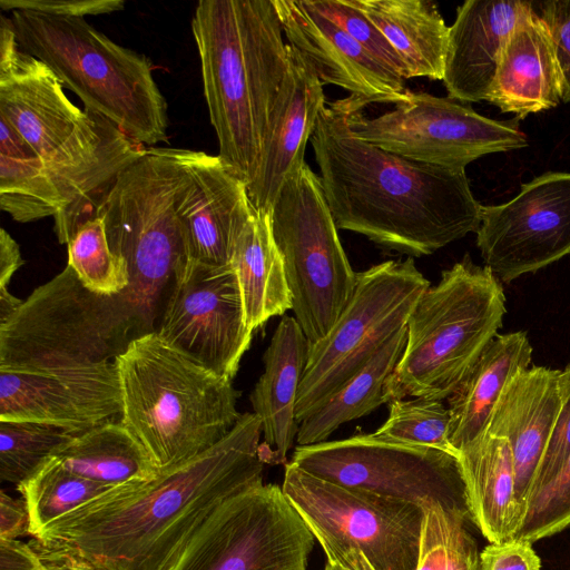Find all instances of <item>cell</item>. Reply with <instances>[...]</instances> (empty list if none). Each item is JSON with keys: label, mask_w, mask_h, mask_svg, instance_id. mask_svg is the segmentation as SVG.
<instances>
[{"label": "cell", "mask_w": 570, "mask_h": 570, "mask_svg": "<svg viewBox=\"0 0 570 570\" xmlns=\"http://www.w3.org/2000/svg\"><path fill=\"white\" fill-rule=\"evenodd\" d=\"M262 421L244 413L217 444L146 480L111 487L31 540L72 570H164L227 500L263 484Z\"/></svg>", "instance_id": "6da1fadb"}, {"label": "cell", "mask_w": 570, "mask_h": 570, "mask_svg": "<svg viewBox=\"0 0 570 570\" xmlns=\"http://www.w3.org/2000/svg\"><path fill=\"white\" fill-rule=\"evenodd\" d=\"M353 105L351 96L325 105L311 137L337 229L412 258L476 233L483 205L465 169L414 161L358 139L348 124Z\"/></svg>", "instance_id": "7a4b0ae2"}, {"label": "cell", "mask_w": 570, "mask_h": 570, "mask_svg": "<svg viewBox=\"0 0 570 570\" xmlns=\"http://www.w3.org/2000/svg\"><path fill=\"white\" fill-rule=\"evenodd\" d=\"M0 117L27 141L66 202L53 217L60 244L97 216L116 177L147 149L104 116L71 102L56 75L23 51L8 17L0 22Z\"/></svg>", "instance_id": "3957f363"}, {"label": "cell", "mask_w": 570, "mask_h": 570, "mask_svg": "<svg viewBox=\"0 0 570 570\" xmlns=\"http://www.w3.org/2000/svg\"><path fill=\"white\" fill-rule=\"evenodd\" d=\"M191 32L218 156L248 188L289 67L276 7L273 0H202Z\"/></svg>", "instance_id": "277c9868"}, {"label": "cell", "mask_w": 570, "mask_h": 570, "mask_svg": "<svg viewBox=\"0 0 570 570\" xmlns=\"http://www.w3.org/2000/svg\"><path fill=\"white\" fill-rule=\"evenodd\" d=\"M115 362L122 396L120 422L158 470L207 451L242 416L240 393L232 380L177 350L157 331L131 338Z\"/></svg>", "instance_id": "5b68a950"}, {"label": "cell", "mask_w": 570, "mask_h": 570, "mask_svg": "<svg viewBox=\"0 0 570 570\" xmlns=\"http://www.w3.org/2000/svg\"><path fill=\"white\" fill-rule=\"evenodd\" d=\"M8 19L19 47L43 62L86 110L141 146L168 140V105L145 55L114 42L85 18L16 10Z\"/></svg>", "instance_id": "8992f818"}, {"label": "cell", "mask_w": 570, "mask_h": 570, "mask_svg": "<svg viewBox=\"0 0 570 570\" xmlns=\"http://www.w3.org/2000/svg\"><path fill=\"white\" fill-rule=\"evenodd\" d=\"M507 313L501 282L469 255L442 272L406 323L404 352L389 376L386 402L448 399L498 334Z\"/></svg>", "instance_id": "52a82bcc"}, {"label": "cell", "mask_w": 570, "mask_h": 570, "mask_svg": "<svg viewBox=\"0 0 570 570\" xmlns=\"http://www.w3.org/2000/svg\"><path fill=\"white\" fill-rule=\"evenodd\" d=\"M139 323L124 294L87 288L67 265L0 324V370L40 371L112 362ZM140 324V323H139Z\"/></svg>", "instance_id": "ba28073f"}, {"label": "cell", "mask_w": 570, "mask_h": 570, "mask_svg": "<svg viewBox=\"0 0 570 570\" xmlns=\"http://www.w3.org/2000/svg\"><path fill=\"white\" fill-rule=\"evenodd\" d=\"M180 148L147 147L111 184L97 207L111 250L129 271L122 293L140 324L150 323L157 303L181 258H186L177 191Z\"/></svg>", "instance_id": "9c48e42d"}, {"label": "cell", "mask_w": 570, "mask_h": 570, "mask_svg": "<svg viewBox=\"0 0 570 570\" xmlns=\"http://www.w3.org/2000/svg\"><path fill=\"white\" fill-rule=\"evenodd\" d=\"M282 490L327 562L344 570H415L423 507L331 483L291 461Z\"/></svg>", "instance_id": "30bf717a"}, {"label": "cell", "mask_w": 570, "mask_h": 570, "mask_svg": "<svg viewBox=\"0 0 570 570\" xmlns=\"http://www.w3.org/2000/svg\"><path fill=\"white\" fill-rule=\"evenodd\" d=\"M294 317L309 346L334 327L351 301L356 274L344 252L320 176L304 166L271 210Z\"/></svg>", "instance_id": "8fae6325"}, {"label": "cell", "mask_w": 570, "mask_h": 570, "mask_svg": "<svg viewBox=\"0 0 570 570\" xmlns=\"http://www.w3.org/2000/svg\"><path fill=\"white\" fill-rule=\"evenodd\" d=\"M430 282L412 257L386 261L356 274L351 301L330 333L309 346L298 387V424L361 371L407 323Z\"/></svg>", "instance_id": "7c38bea8"}, {"label": "cell", "mask_w": 570, "mask_h": 570, "mask_svg": "<svg viewBox=\"0 0 570 570\" xmlns=\"http://www.w3.org/2000/svg\"><path fill=\"white\" fill-rule=\"evenodd\" d=\"M291 462L344 488L441 508L470 520L461 469L453 453L372 433L297 445Z\"/></svg>", "instance_id": "4fadbf2b"}, {"label": "cell", "mask_w": 570, "mask_h": 570, "mask_svg": "<svg viewBox=\"0 0 570 570\" xmlns=\"http://www.w3.org/2000/svg\"><path fill=\"white\" fill-rule=\"evenodd\" d=\"M313 544L282 488L263 483L224 502L164 570H307Z\"/></svg>", "instance_id": "5bb4252c"}, {"label": "cell", "mask_w": 570, "mask_h": 570, "mask_svg": "<svg viewBox=\"0 0 570 570\" xmlns=\"http://www.w3.org/2000/svg\"><path fill=\"white\" fill-rule=\"evenodd\" d=\"M354 98V97H353ZM354 98L350 129L358 139L414 161L453 168L528 145L518 118L495 120L449 97L409 91L392 110L368 118Z\"/></svg>", "instance_id": "9a60e30c"}, {"label": "cell", "mask_w": 570, "mask_h": 570, "mask_svg": "<svg viewBox=\"0 0 570 570\" xmlns=\"http://www.w3.org/2000/svg\"><path fill=\"white\" fill-rule=\"evenodd\" d=\"M157 332L193 360L233 380L253 336L233 267L181 258Z\"/></svg>", "instance_id": "2e32d148"}, {"label": "cell", "mask_w": 570, "mask_h": 570, "mask_svg": "<svg viewBox=\"0 0 570 570\" xmlns=\"http://www.w3.org/2000/svg\"><path fill=\"white\" fill-rule=\"evenodd\" d=\"M475 234L484 266L504 283L569 256L570 173H544L511 200L483 206Z\"/></svg>", "instance_id": "e0dca14e"}, {"label": "cell", "mask_w": 570, "mask_h": 570, "mask_svg": "<svg viewBox=\"0 0 570 570\" xmlns=\"http://www.w3.org/2000/svg\"><path fill=\"white\" fill-rule=\"evenodd\" d=\"M116 362L40 371L0 370V420L35 421L76 434L121 416Z\"/></svg>", "instance_id": "ac0fdd59"}, {"label": "cell", "mask_w": 570, "mask_h": 570, "mask_svg": "<svg viewBox=\"0 0 570 570\" xmlns=\"http://www.w3.org/2000/svg\"><path fill=\"white\" fill-rule=\"evenodd\" d=\"M181 159L176 205L186 258L229 265L235 240L256 209L247 186L218 155L181 149Z\"/></svg>", "instance_id": "d6986e66"}, {"label": "cell", "mask_w": 570, "mask_h": 570, "mask_svg": "<svg viewBox=\"0 0 570 570\" xmlns=\"http://www.w3.org/2000/svg\"><path fill=\"white\" fill-rule=\"evenodd\" d=\"M284 36L320 80L348 91L365 106L397 104L410 90L335 22L307 0H273Z\"/></svg>", "instance_id": "ffe728a7"}, {"label": "cell", "mask_w": 570, "mask_h": 570, "mask_svg": "<svg viewBox=\"0 0 570 570\" xmlns=\"http://www.w3.org/2000/svg\"><path fill=\"white\" fill-rule=\"evenodd\" d=\"M325 105L323 82L289 45V67L278 95L259 170L247 188L256 209L271 212L284 185L304 166L307 140Z\"/></svg>", "instance_id": "44dd1931"}, {"label": "cell", "mask_w": 570, "mask_h": 570, "mask_svg": "<svg viewBox=\"0 0 570 570\" xmlns=\"http://www.w3.org/2000/svg\"><path fill=\"white\" fill-rule=\"evenodd\" d=\"M559 374L560 370L534 365L514 376L485 431L505 438L511 446L522 520L560 410Z\"/></svg>", "instance_id": "7402d4cb"}, {"label": "cell", "mask_w": 570, "mask_h": 570, "mask_svg": "<svg viewBox=\"0 0 570 570\" xmlns=\"http://www.w3.org/2000/svg\"><path fill=\"white\" fill-rule=\"evenodd\" d=\"M531 1L468 0L450 26L442 82L459 102L487 100L503 46Z\"/></svg>", "instance_id": "603a6c76"}, {"label": "cell", "mask_w": 570, "mask_h": 570, "mask_svg": "<svg viewBox=\"0 0 570 570\" xmlns=\"http://www.w3.org/2000/svg\"><path fill=\"white\" fill-rule=\"evenodd\" d=\"M308 353L297 321L284 315L263 354L264 372L249 395L253 413L262 421L259 455L264 463H287L298 432L295 407Z\"/></svg>", "instance_id": "cb8c5ba5"}, {"label": "cell", "mask_w": 570, "mask_h": 570, "mask_svg": "<svg viewBox=\"0 0 570 570\" xmlns=\"http://www.w3.org/2000/svg\"><path fill=\"white\" fill-rule=\"evenodd\" d=\"M487 101L518 119L557 107L561 101L553 45L534 3L503 46Z\"/></svg>", "instance_id": "d4e9b609"}, {"label": "cell", "mask_w": 570, "mask_h": 570, "mask_svg": "<svg viewBox=\"0 0 570 570\" xmlns=\"http://www.w3.org/2000/svg\"><path fill=\"white\" fill-rule=\"evenodd\" d=\"M470 521L489 543L513 539L522 515L511 446L489 432L458 451Z\"/></svg>", "instance_id": "484cf974"}, {"label": "cell", "mask_w": 570, "mask_h": 570, "mask_svg": "<svg viewBox=\"0 0 570 570\" xmlns=\"http://www.w3.org/2000/svg\"><path fill=\"white\" fill-rule=\"evenodd\" d=\"M532 347L524 332L497 334L448 397L449 441L455 452L485 433L503 389L529 367Z\"/></svg>", "instance_id": "4316f807"}, {"label": "cell", "mask_w": 570, "mask_h": 570, "mask_svg": "<svg viewBox=\"0 0 570 570\" xmlns=\"http://www.w3.org/2000/svg\"><path fill=\"white\" fill-rule=\"evenodd\" d=\"M229 265L240 287L250 331L292 309L283 256L276 244L271 212L255 209L233 246Z\"/></svg>", "instance_id": "83f0119b"}, {"label": "cell", "mask_w": 570, "mask_h": 570, "mask_svg": "<svg viewBox=\"0 0 570 570\" xmlns=\"http://www.w3.org/2000/svg\"><path fill=\"white\" fill-rule=\"evenodd\" d=\"M399 53L406 79L442 80L449 41L436 4L429 0H352Z\"/></svg>", "instance_id": "f1b7e54d"}, {"label": "cell", "mask_w": 570, "mask_h": 570, "mask_svg": "<svg viewBox=\"0 0 570 570\" xmlns=\"http://www.w3.org/2000/svg\"><path fill=\"white\" fill-rule=\"evenodd\" d=\"M406 325L395 333L370 362L344 383L320 409L298 424V445L327 441L342 424L370 414L387 403L384 386L406 344Z\"/></svg>", "instance_id": "f546056e"}, {"label": "cell", "mask_w": 570, "mask_h": 570, "mask_svg": "<svg viewBox=\"0 0 570 570\" xmlns=\"http://www.w3.org/2000/svg\"><path fill=\"white\" fill-rule=\"evenodd\" d=\"M53 456L70 471L108 487L150 479L159 471L120 420L76 435Z\"/></svg>", "instance_id": "4dcf8cb0"}, {"label": "cell", "mask_w": 570, "mask_h": 570, "mask_svg": "<svg viewBox=\"0 0 570 570\" xmlns=\"http://www.w3.org/2000/svg\"><path fill=\"white\" fill-rule=\"evenodd\" d=\"M66 202L42 161L0 117V207L18 223L55 217Z\"/></svg>", "instance_id": "1f68e13d"}, {"label": "cell", "mask_w": 570, "mask_h": 570, "mask_svg": "<svg viewBox=\"0 0 570 570\" xmlns=\"http://www.w3.org/2000/svg\"><path fill=\"white\" fill-rule=\"evenodd\" d=\"M111 487L83 478L51 456L33 475L16 487L29 513V535Z\"/></svg>", "instance_id": "d6a6232c"}, {"label": "cell", "mask_w": 570, "mask_h": 570, "mask_svg": "<svg viewBox=\"0 0 570 570\" xmlns=\"http://www.w3.org/2000/svg\"><path fill=\"white\" fill-rule=\"evenodd\" d=\"M76 435L52 424L0 420L1 482L22 483Z\"/></svg>", "instance_id": "836d02e7"}, {"label": "cell", "mask_w": 570, "mask_h": 570, "mask_svg": "<svg viewBox=\"0 0 570 570\" xmlns=\"http://www.w3.org/2000/svg\"><path fill=\"white\" fill-rule=\"evenodd\" d=\"M67 265L90 291L114 296L128 288L127 263L111 250L100 216L83 223L67 243Z\"/></svg>", "instance_id": "e575fe53"}, {"label": "cell", "mask_w": 570, "mask_h": 570, "mask_svg": "<svg viewBox=\"0 0 570 570\" xmlns=\"http://www.w3.org/2000/svg\"><path fill=\"white\" fill-rule=\"evenodd\" d=\"M389 404V417L374 435L455 454L449 441L450 410L442 401L412 397L393 400Z\"/></svg>", "instance_id": "d590c367"}, {"label": "cell", "mask_w": 570, "mask_h": 570, "mask_svg": "<svg viewBox=\"0 0 570 570\" xmlns=\"http://www.w3.org/2000/svg\"><path fill=\"white\" fill-rule=\"evenodd\" d=\"M570 525V455L558 475L529 500L513 539L531 543L552 537Z\"/></svg>", "instance_id": "8d00e7d4"}, {"label": "cell", "mask_w": 570, "mask_h": 570, "mask_svg": "<svg viewBox=\"0 0 570 570\" xmlns=\"http://www.w3.org/2000/svg\"><path fill=\"white\" fill-rule=\"evenodd\" d=\"M307 2L347 32L383 67L406 80V68L396 50L352 0H307Z\"/></svg>", "instance_id": "74e56055"}, {"label": "cell", "mask_w": 570, "mask_h": 570, "mask_svg": "<svg viewBox=\"0 0 570 570\" xmlns=\"http://www.w3.org/2000/svg\"><path fill=\"white\" fill-rule=\"evenodd\" d=\"M468 519L441 508H424L420 553L415 570H450L451 540L456 527Z\"/></svg>", "instance_id": "f35d334b"}, {"label": "cell", "mask_w": 570, "mask_h": 570, "mask_svg": "<svg viewBox=\"0 0 570 570\" xmlns=\"http://www.w3.org/2000/svg\"><path fill=\"white\" fill-rule=\"evenodd\" d=\"M558 384L560 410L542 456L531 497L558 475L570 455V364L560 371Z\"/></svg>", "instance_id": "ab89813d"}, {"label": "cell", "mask_w": 570, "mask_h": 570, "mask_svg": "<svg viewBox=\"0 0 570 570\" xmlns=\"http://www.w3.org/2000/svg\"><path fill=\"white\" fill-rule=\"evenodd\" d=\"M537 12L553 45L561 79V101L570 102V0L541 2Z\"/></svg>", "instance_id": "60d3db41"}, {"label": "cell", "mask_w": 570, "mask_h": 570, "mask_svg": "<svg viewBox=\"0 0 570 570\" xmlns=\"http://www.w3.org/2000/svg\"><path fill=\"white\" fill-rule=\"evenodd\" d=\"M125 4L122 0H0V7L6 11L26 10L77 18L120 11Z\"/></svg>", "instance_id": "b9f144b4"}, {"label": "cell", "mask_w": 570, "mask_h": 570, "mask_svg": "<svg viewBox=\"0 0 570 570\" xmlns=\"http://www.w3.org/2000/svg\"><path fill=\"white\" fill-rule=\"evenodd\" d=\"M481 570H541L532 543L520 539L489 543L480 552Z\"/></svg>", "instance_id": "7bdbcfd3"}, {"label": "cell", "mask_w": 570, "mask_h": 570, "mask_svg": "<svg viewBox=\"0 0 570 570\" xmlns=\"http://www.w3.org/2000/svg\"><path fill=\"white\" fill-rule=\"evenodd\" d=\"M29 513L24 500L0 491V539L29 535Z\"/></svg>", "instance_id": "ee69618b"}, {"label": "cell", "mask_w": 570, "mask_h": 570, "mask_svg": "<svg viewBox=\"0 0 570 570\" xmlns=\"http://www.w3.org/2000/svg\"><path fill=\"white\" fill-rule=\"evenodd\" d=\"M45 564L31 543L0 539V570H42Z\"/></svg>", "instance_id": "f6af8a7d"}, {"label": "cell", "mask_w": 570, "mask_h": 570, "mask_svg": "<svg viewBox=\"0 0 570 570\" xmlns=\"http://www.w3.org/2000/svg\"><path fill=\"white\" fill-rule=\"evenodd\" d=\"M465 523L456 527L450 548V570H481L480 551Z\"/></svg>", "instance_id": "bcb514c9"}, {"label": "cell", "mask_w": 570, "mask_h": 570, "mask_svg": "<svg viewBox=\"0 0 570 570\" xmlns=\"http://www.w3.org/2000/svg\"><path fill=\"white\" fill-rule=\"evenodd\" d=\"M24 263L20 247L13 237L4 229H0V288L9 285L13 274Z\"/></svg>", "instance_id": "7dc6e473"}, {"label": "cell", "mask_w": 570, "mask_h": 570, "mask_svg": "<svg viewBox=\"0 0 570 570\" xmlns=\"http://www.w3.org/2000/svg\"><path fill=\"white\" fill-rule=\"evenodd\" d=\"M21 303L22 299L13 296L7 287L0 288V324L6 322Z\"/></svg>", "instance_id": "c3c4849f"}, {"label": "cell", "mask_w": 570, "mask_h": 570, "mask_svg": "<svg viewBox=\"0 0 570 570\" xmlns=\"http://www.w3.org/2000/svg\"><path fill=\"white\" fill-rule=\"evenodd\" d=\"M42 570H72L66 566H62V564H59V563H50V562H46L45 567L42 568Z\"/></svg>", "instance_id": "681fc988"}, {"label": "cell", "mask_w": 570, "mask_h": 570, "mask_svg": "<svg viewBox=\"0 0 570 570\" xmlns=\"http://www.w3.org/2000/svg\"><path fill=\"white\" fill-rule=\"evenodd\" d=\"M325 570H344V569H342L341 567H338L336 564L327 562L325 566Z\"/></svg>", "instance_id": "f907efd6"}]
</instances>
